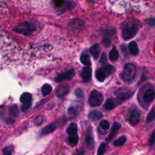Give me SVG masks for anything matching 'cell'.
Segmentation results:
<instances>
[{
    "mask_svg": "<svg viewBox=\"0 0 155 155\" xmlns=\"http://www.w3.org/2000/svg\"><path fill=\"white\" fill-rule=\"evenodd\" d=\"M85 142L86 145L89 150H92L95 147V141H94L93 133H92V128L89 127L86 131V136H85Z\"/></svg>",
    "mask_w": 155,
    "mask_h": 155,
    "instance_id": "cell-9",
    "label": "cell"
},
{
    "mask_svg": "<svg viewBox=\"0 0 155 155\" xmlns=\"http://www.w3.org/2000/svg\"><path fill=\"white\" fill-rule=\"evenodd\" d=\"M120 127H121L120 124H119V123H117V122L114 123L113 127H112L111 131H110V134H109L108 137H107V139H106V141H107V142H110V141L111 140V139H113L115 137V136H116L117 133V131H118V130H119V129L120 128Z\"/></svg>",
    "mask_w": 155,
    "mask_h": 155,
    "instance_id": "cell-15",
    "label": "cell"
},
{
    "mask_svg": "<svg viewBox=\"0 0 155 155\" xmlns=\"http://www.w3.org/2000/svg\"><path fill=\"white\" fill-rule=\"evenodd\" d=\"M105 148H106V144L105 143H102L98 148V151H97V154L98 155H102L105 151Z\"/></svg>",
    "mask_w": 155,
    "mask_h": 155,
    "instance_id": "cell-35",
    "label": "cell"
},
{
    "mask_svg": "<svg viewBox=\"0 0 155 155\" xmlns=\"http://www.w3.org/2000/svg\"><path fill=\"white\" fill-rule=\"evenodd\" d=\"M89 50H90V53L92 54V55L93 56L94 58L96 60L100 54L99 45H98V44H95V45H93L92 46H91L90 49Z\"/></svg>",
    "mask_w": 155,
    "mask_h": 155,
    "instance_id": "cell-22",
    "label": "cell"
},
{
    "mask_svg": "<svg viewBox=\"0 0 155 155\" xmlns=\"http://www.w3.org/2000/svg\"><path fill=\"white\" fill-rule=\"evenodd\" d=\"M127 136H122L121 137H120L119 139H117L114 142V145L115 147H120L122 145H124V144L127 142Z\"/></svg>",
    "mask_w": 155,
    "mask_h": 155,
    "instance_id": "cell-28",
    "label": "cell"
},
{
    "mask_svg": "<svg viewBox=\"0 0 155 155\" xmlns=\"http://www.w3.org/2000/svg\"><path fill=\"white\" fill-rule=\"evenodd\" d=\"M88 117H89V118L92 121H97L102 118L103 114L101 111H99V110H92V111L89 112Z\"/></svg>",
    "mask_w": 155,
    "mask_h": 155,
    "instance_id": "cell-18",
    "label": "cell"
},
{
    "mask_svg": "<svg viewBox=\"0 0 155 155\" xmlns=\"http://www.w3.org/2000/svg\"><path fill=\"white\" fill-rule=\"evenodd\" d=\"M134 92L127 88H121L115 90L114 95L120 101H127L133 97Z\"/></svg>",
    "mask_w": 155,
    "mask_h": 155,
    "instance_id": "cell-7",
    "label": "cell"
},
{
    "mask_svg": "<svg viewBox=\"0 0 155 155\" xmlns=\"http://www.w3.org/2000/svg\"><path fill=\"white\" fill-rule=\"evenodd\" d=\"M74 75H75V73H74V70L70 69L68 71H65V72L58 74V77H56L55 81L57 83H61V82L64 81V80H72Z\"/></svg>",
    "mask_w": 155,
    "mask_h": 155,
    "instance_id": "cell-10",
    "label": "cell"
},
{
    "mask_svg": "<svg viewBox=\"0 0 155 155\" xmlns=\"http://www.w3.org/2000/svg\"><path fill=\"white\" fill-rule=\"evenodd\" d=\"M101 63L103 64H105L107 63V57H106L105 53H103V54H101Z\"/></svg>",
    "mask_w": 155,
    "mask_h": 155,
    "instance_id": "cell-39",
    "label": "cell"
},
{
    "mask_svg": "<svg viewBox=\"0 0 155 155\" xmlns=\"http://www.w3.org/2000/svg\"><path fill=\"white\" fill-rule=\"evenodd\" d=\"M9 114H10V117L8 119L11 120V124L14 122L15 118H16L18 115V106L13 104L9 107Z\"/></svg>",
    "mask_w": 155,
    "mask_h": 155,
    "instance_id": "cell-20",
    "label": "cell"
},
{
    "mask_svg": "<svg viewBox=\"0 0 155 155\" xmlns=\"http://www.w3.org/2000/svg\"><path fill=\"white\" fill-rule=\"evenodd\" d=\"M80 61L83 64L86 65V66L90 67L92 65V62H91L90 57L88 54L86 53H83L80 56Z\"/></svg>",
    "mask_w": 155,
    "mask_h": 155,
    "instance_id": "cell-23",
    "label": "cell"
},
{
    "mask_svg": "<svg viewBox=\"0 0 155 155\" xmlns=\"http://www.w3.org/2000/svg\"><path fill=\"white\" fill-rule=\"evenodd\" d=\"M32 95L31 94L28 92L23 93L20 97V101L22 103V107H21V110L23 112H27L29 109L30 108L32 104Z\"/></svg>",
    "mask_w": 155,
    "mask_h": 155,
    "instance_id": "cell-8",
    "label": "cell"
},
{
    "mask_svg": "<svg viewBox=\"0 0 155 155\" xmlns=\"http://www.w3.org/2000/svg\"><path fill=\"white\" fill-rule=\"evenodd\" d=\"M3 154H8V155H10L13 153V148L12 146H8L6 148H5L3 149Z\"/></svg>",
    "mask_w": 155,
    "mask_h": 155,
    "instance_id": "cell-36",
    "label": "cell"
},
{
    "mask_svg": "<svg viewBox=\"0 0 155 155\" xmlns=\"http://www.w3.org/2000/svg\"><path fill=\"white\" fill-rule=\"evenodd\" d=\"M75 95H76V96L79 98V99H80V100L84 99V92H83V89H80V88L76 89Z\"/></svg>",
    "mask_w": 155,
    "mask_h": 155,
    "instance_id": "cell-32",
    "label": "cell"
},
{
    "mask_svg": "<svg viewBox=\"0 0 155 155\" xmlns=\"http://www.w3.org/2000/svg\"><path fill=\"white\" fill-rule=\"evenodd\" d=\"M121 49H122V51L123 53H124V54H127V45H121Z\"/></svg>",
    "mask_w": 155,
    "mask_h": 155,
    "instance_id": "cell-40",
    "label": "cell"
},
{
    "mask_svg": "<svg viewBox=\"0 0 155 155\" xmlns=\"http://www.w3.org/2000/svg\"><path fill=\"white\" fill-rule=\"evenodd\" d=\"M137 73V67L133 63H128L124 66L120 74V78L125 83H132L136 79Z\"/></svg>",
    "mask_w": 155,
    "mask_h": 155,
    "instance_id": "cell-2",
    "label": "cell"
},
{
    "mask_svg": "<svg viewBox=\"0 0 155 155\" xmlns=\"http://www.w3.org/2000/svg\"><path fill=\"white\" fill-rule=\"evenodd\" d=\"M68 91H69V87L66 85H62L59 86L56 90V95L58 98H63L68 93Z\"/></svg>",
    "mask_w": 155,
    "mask_h": 155,
    "instance_id": "cell-17",
    "label": "cell"
},
{
    "mask_svg": "<svg viewBox=\"0 0 155 155\" xmlns=\"http://www.w3.org/2000/svg\"><path fill=\"white\" fill-rule=\"evenodd\" d=\"M142 24L139 21L135 19H128L124 21L121 25V34L124 40H130L136 36Z\"/></svg>",
    "mask_w": 155,
    "mask_h": 155,
    "instance_id": "cell-1",
    "label": "cell"
},
{
    "mask_svg": "<svg viewBox=\"0 0 155 155\" xmlns=\"http://www.w3.org/2000/svg\"><path fill=\"white\" fill-rule=\"evenodd\" d=\"M36 30V27L31 22H23L14 28V31L24 36H30Z\"/></svg>",
    "mask_w": 155,
    "mask_h": 155,
    "instance_id": "cell-4",
    "label": "cell"
},
{
    "mask_svg": "<svg viewBox=\"0 0 155 155\" xmlns=\"http://www.w3.org/2000/svg\"><path fill=\"white\" fill-rule=\"evenodd\" d=\"M148 144H149L150 146H154L155 145V130L152 132V133L151 134L149 138V140H148Z\"/></svg>",
    "mask_w": 155,
    "mask_h": 155,
    "instance_id": "cell-34",
    "label": "cell"
},
{
    "mask_svg": "<svg viewBox=\"0 0 155 155\" xmlns=\"http://www.w3.org/2000/svg\"><path fill=\"white\" fill-rule=\"evenodd\" d=\"M92 69L86 66L83 68L81 71V78L83 83H89L92 80Z\"/></svg>",
    "mask_w": 155,
    "mask_h": 155,
    "instance_id": "cell-14",
    "label": "cell"
},
{
    "mask_svg": "<svg viewBox=\"0 0 155 155\" xmlns=\"http://www.w3.org/2000/svg\"><path fill=\"white\" fill-rule=\"evenodd\" d=\"M83 24H84V22L83 21L74 18L69 22V28L71 31L77 33L83 29Z\"/></svg>",
    "mask_w": 155,
    "mask_h": 155,
    "instance_id": "cell-11",
    "label": "cell"
},
{
    "mask_svg": "<svg viewBox=\"0 0 155 155\" xmlns=\"http://www.w3.org/2000/svg\"><path fill=\"white\" fill-rule=\"evenodd\" d=\"M52 91V87L51 85L49 84H45L42 86V89H41V92L43 96H46V95H49Z\"/></svg>",
    "mask_w": 155,
    "mask_h": 155,
    "instance_id": "cell-25",
    "label": "cell"
},
{
    "mask_svg": "<svg viewBox=\"0 0 155 155\" xmlns=\"http://www.w3.org/2000/svg\"><path fill=\"white\" fill-rule=\"evenodd\" d=\"M103 101H104V97L101 92L96 90H94L91 92L89 98V105L92 107H98L101 105Z\"/></svg>",
    "mask_w": 155,
    "mask_h": 155,
    "instance_id": "cell-6",
    "label": "cell"
},
{
    "mask_svg": "<svg viewBox=\"0 0 155 155\" xmlns=\"http://www.w3.org/2000/svg\"><path fill=\"white\" fill-rule=\"evenodd\" d=\"M111 43V40H110V38H108L107 36L104 37L102 40V44L104 45L105 47H108L109 45H110Z\"/></svg>",
    "mask_w": 155,
    "mask_h": 155,
    "instance_id": "cell-37",
    "label": "cell"
},
{
    "mask_svg": "<svg viewBox=\"0 0 155 155\" xmlns=\"http://www.w3.org/2000/svg\"><path fill=\"white\" fill-rule=\"evenodd\" d=\"M154 120H155V107H153V108L150 110L148 114L147 115L146 122L147 123L151 122V121Z\"/></svg>",
    "mask_w": 155,
    "mask_h": 155,
    "instance_id": "cell-29",
    "label": "cell"
},
{
    "mask_svg": "<svg viewBox=\"0 0 155 155\" xmlns=\"http://www.w3.org/2000/svg\"><path fill=\"white\" fill-rule=\"evenodd\" d=\"M118 58H119V52H118L116 47L114 46L112 49L110 51V52H109V59L111 61H115Z\"/></svg>",
    "mask_w": 155,
    "mask_h": 155,
    "instance_id": "cell-24",
    "label": "cell"
},
{
    "mask_svg": "<svg viewBox=\"0 0 155 155\" xmlns=\"http://www.w3.org/2000/svg\"><path fill=\"white\" fill-rule=\"evenodd\" d=\"M141 116H142V114H141L140 110L135 106V107H132L129 111L127 120L132 125H137L140 122Z\"/></svg>",
    "mask_w": 155,
    "mask_h": 155,
    "instance_id": "cell-5",
    "label": "cell"
},
{
    "mask_svg": "<svg viewBox=\"0 0 155 155\" xmlns=\"http://www.w3.org/2000/svg\"><path fill=\"white\" fill-rule=\"evenodd\" d=\"M78 109L76 107L71 106L69 108V110H68V114H69V116L71 117H76L78 115Z\"/></svg>",
    "mask_w": 155,
    "mask_h": 155,
    "instance_id": "cell-30",
    "label": "cell"
},
{
    "mask_svg": "<svg viewBox=\"0 0 155 155\" xmlns=\"http://www.w3.org/2000/svg\"><path fill=\"white\" fill-rule=\"evenodd\" d=\"M56 129H57V125H56L55 124H49V125L46 126V127H45L43 129H42V131H41L40 136H46V135L48 134H50V133H53Z\"/></svg>",
    "mask_w": 155,
    "mask_h": 155,
    "instance_id": "cell-16",
    "label": "cell"
},
{
    "mask_svg": "<svg viewBox=\"0 0 155 155\" xmlns=\"http://www.w3.org/2000/svg\"><path fill=\"white\" fill-rule=\"evenodd\" d=\"M100 128H101V130H104V131L108 130V129L110 128V124H109L108 121L105 120H101V123H100Z\"/></svg>",
    "mask_w": 155,
    "mask_h": 155,
    "instance_id": "cell-31",
    "label": "cell"
},
{
    "mask_svg": "<svg viewBox=\"0 0 155 155\" xmlns=\"http://www.w3.org/2000/svg\"><path fill=\"white\" fill-rule=\"evenodd\" d=\"M79 142V137L77 134L69 135V137L68 138V143L70 146L74 147L77 145Z\"/></svg>",
    "mask_w": 155,
    "mask_h": 155,
    "instance_id": "cell-21",
    "label": "cell"
},
{
    "mask_svg": "<svg viewBox=\"0 0 155 155\" xmlns=\"http://www.w3.org/2000/svg\"><path fill=\"white\" fill-rule=\"evenodd\" d=\"M128 49L129 51H130V54L132 55H138L139 53V47H138L137 43H136L135 41H132V42H130L128 45Z\"/></svg>",
    "mask_w": 155,
    "mask_h": 155,
    "instance_id": "cell-19",
    "label": "cell"
},
{
    "mask_svg": "<svg viewBox=\"0 0 155 155\" xmlns=\"http://www.w3.org/2000/svg\"><path fill=\"white\" fill-rule=\"evenodd\" d=\"M114 70L115 68L112 65L105 64V65L97 70V71L95 72V77L98 81L103 83L107 77H110L114 72Z\"/></svg>",
    "mask_w": 155,
    "mask_h": 155,
    "instance_id": "cell-3",
    "label": "cell"
},
{
    "mask_svg": "<svg viewBox=\"0 0 155 155\" xmlns=\"http://www.w3.org/2000/svg\"><path fill=\"white\" fill-rule=\"evenodd\" d=\"M74 6H75V4H74L72 1H71V0H67L65 4L64 5L63 7H62L61 9V12H66V11L70 10V9H72Z\"/></svg>",
    "mask_w": 155,
    "mask_h": 155,
    "instance_id": "cell-27",
    "label": "cell"
},
{
    "mask_svg": "<svg viewBox=\"0 0 155 155\" xmlns=\"http://www.w3.org/2000/svg\"><path fill=\"white\" fill-rule=\"evenodd\" d=\"M155 99V90L154 89H148L143 95V101L147 104H150Z\"/></svg>",
    "mask_w": 155,
    "mask_h": 155,
    "instance_id": "cell-13",
    "label": "cell"
},
{
    "mask_svg": "<svg viewBox=\"0 0 155 155\" xmlns=\"http://www.w3.org/2000/svg\"><path fill=\"white\" fill-rule=\"evenodd\" d=\"M67 133L69 135L77 134V125L75 123H71L67 129Z\"/></svg>",
    "mask_w": 155,
    "mask_h": 155,
    "instance_id": "cell-26",
    "label": "cell"
},
{
    "mask_svg": "<svg viewBox=\"0 0 155 155\" xmlns=\"http://www.w3.org/2000/svg\"><path fill=\"white\" fill-rule=\"evenodd\" d=\"M145 23L148 25L151 26V27H154L155 26V18H148V19L145 20Z\"/></svg>",
    "mask_w": 155,
    "mask_h": 155,
    "instance_id": "cell-38",
    "label": "cell"
},
{
    "mask_svg": "<svg viewBox=\"0 0 155 155\" xmlns=\"http://www.w3.org/2000/svg\"><path fill=\"white\" fill-rule=\"evenodd\" d=\"M121 102H122V101L117 99V98L115 99V98H110L106 101L104 107V109H106V110H113L115 107H117V106H119L120 104H121Z\"/></svg>",
    "mask_w": 155,
    "mask_h": 155,
    "instance_id": "cell-12",
    "label": "cell"
},
{
    "mask_svg": "<svg viewBox=\"0 0 155 155\" xmlns=\"http://www.w3.org/2000/svg\"><path fill=\"white\" fill-rule=\"evenodd\" d=\"M44 121V117L42 115H39V116L36 117L34 120V124L36 127H39L41 124L43 123Z\"/></svg>",
    "mask_w": 155,
    "mask_h": 155,
    "instance_id": "cell-33",
    "label": "cell"
}]
</instances>
